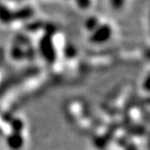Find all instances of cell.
I'll return each instance as SVG.
<instances>
[{"label": "cell", "mask_w": 150, "mask_h": 150, "mask_svg": "<svg viewBox=\"0 0 150 150\" xmlns=\"http://www.w3.org/2000/svg\"><path fill=\"white\" fill-rule=\"evenodd\" d=\"M0 21L4 24H9L14 21L13 11L3 4H0Z\"/></svg>", "instance_id": "obj_3"}, {"label": "cell", "mask_w": 150, "mask_h": 150, "mask_svg": "<svg viewBox=\"0 0 150 150\" xmlns=\"http://www.w3.org/2000/svg\"><path fill=\"white\" fill-rule=\"evenodd\" d=\"M41 49L42 51V53L47 57H52L53 56V49L50 36H45L41 41Z\"/></svg>", "instance_id": "obj_4"}, {"label": "cell", "mask_w": 150, "mask_h": 150, "mask_svg": "<svg viewBox=\"0 0 150 150\" xmlns=\"http://www.w3.org/2000/svg\"><path fill=\"white\" fill-rule=\"evenodd\" d=\"M143 88L146 91L150 92V74L146 78V80L143 83Z\"/></svg>", "instance_id": "obj_9"}, {"label": "cell", "mask_w": 150, "mask_h": 150, "mask_svg": "<svg viewBox=\"0 0 150 150\" xmlns=\"http://www.w3.org/2000/svg\"><path fill=\"white\" fill-rule=\"evenodd\" d=\"M144 56L146 60L150 61V48H147L145 52H144Z\"/></svg>", "instance_id": "obj_10"}, {"label": "cell", "mask_w": 150, "mask_h": 150, "mask_svg": "<svg viewBox=\"0 0 150 150\" xmlns=\"http://www.w3.org/2000/svg\"><path fill=\"white\" fill-rule=\"evenodd\" d=\"M149 23H150V15H149Z\"/></svg>", "instance_id": "obj_12"}, {"label": "cell", "mask_w": 150, "mask_h": 150, "mask_svg": "<svg viewBox=\"0 0 150 150\" xmlns=\"http://www.w3.org/2000/svg\"><path fill=\"white\" fill-rule=\"evenodd\" d=\"M77 6L81 9H87L91 6V0H75Z\"/></svg>", "instance_id": "obj_8"}, {"label": "cell", "mask_w": 150, "mask_h": 150, "mask_svg": "<svg viewBox=\"0 0 150 150\" xmlns=\"http://www.w3.org/2000/svg\"><path fill=\"white\" fill-rule=\"evenodd\" d=\"M144 103H145V104H147V105H150V97L145 99V102H144Z\"/></svg>", "instance_id": "obj_11"}, {"label": "cell", "mask_w": 150, "mask_h": 150, "mask_svg": "<svg viewBox=\"0 0 150 150\" xmlns=\"http://www.w3.org/2000/svg\"><path fill=\"white\" fill-rule=\"evenodd\" d=\"M35 11L31 6H23L16 11H13L14 20H27L34 16Z\"/></svg>", "instance_id": "obj_2"}, {"label": "cell", "mask_w": 150, "mask_h": 150, "mask_svg": "<svg viewBox=\"0 0 150 150\" xmlns=\"http://www.w3.org/2000/svg\"><path fill=\"white\" fill-rule=\"evenodd\" d=\"M112 34L111 27L109 25H100L96 28L91 36V41L94 44H101L108 41Z\"/></svg>", "instance_id": "obj_1"}, {"label": "cell", "mask_w": 150, "mask_h": 150, "mask_svg": "<svg viewBox=\"0 0 150 150\" xmlns=\"http://www.w3.org/2000/svg\"><path fill=\"white\" fill-rule=\"evenodd\" d=\"M130 131L131 132H129V133L132 134V135H135V136H142L146 132L144 127H142V126H137V125H135L132 127V129Z\"/></svg>", "instance_id": "obj_7"}, {"label": "cell", "mask_w": 150, "mask_h": 150, "mask_svg": "<svg viewBox=\"0 0 150 150\" xmlns=\"http://www.w3.org/2000/svg\"><path fill=\"white\" fill-rule=\"evenodd\" d=\"M124 3L125 0H110V6L112 7V9L116 10V11L121 9L122 6H124Z\"/></svg>", "instance_id": "obj_6"}, {"label": "cell", "mask_w": 150, "mask_h": 150, "mask_svg": "<svg viewBox=\"0 0 150 150\" xmlns=\"http://www.w3.org/2000/svg\"><path fill=\"white\" fill-rule=\"evenodd\" d=\"M100 25V21L99 19L96 17V16H91L89 17L86 22H85V26H86V28L90 31H94L96 28H97L98 26Z\"/></svg>", "instance_id": "obj_5"}]
</instances>
